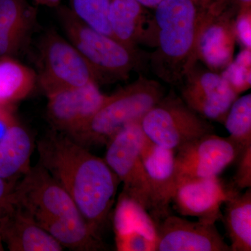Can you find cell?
I'll return each instance as SVG.
<instances>
[{"label": "cell", "mask_w": 251, "mask_h": 251, "mask_svg": "<svg viewBox=\"0 0 251 251\" xmlns=\"http://www.w3.org/2000/svg\"><path fill=\"white\" fill-rule=\"evenodd\" d=\"M39 163L69 193L81 215L100 238L120 181L104 158L54 130L37 143Z\"/></svg>", "instance_id": "cell-1"}, {"label": "cell", "mask_w": 251, "mask_h": 251, "mask_svg": "<svg viewBox=\"0 0 251 251\" xmlns=\"http://www.w3.org/2000/svg\"><path fill=\"white\" fill-rule=\"evenodd\" d=\"M211 0H163L155 8L148 41L150 66L158 78L179 86L198 62L200 35Z\"/></svg>", "instance_id": "cell-2"}, {"label": "cell", "mask_w": 251, "mask_h": 251, "mask_svg": "<svg viewBox=\"0 0 251 251\" xmlns=\"http://www.w3.org/2000/svg\"><path fill=\"white\" fill-rule=\"evenodd\" d=\"M12 200L63 247L93 249V232L72 198L40 163L31 166L18 180Z\"/></svg>", "instance_id": "cell-3"}, {"label": "cell", "mask_w": 251, "mask_h": 251, "mask_svg": "<svg viewBox=\"0 0 251 251\" xmlns=\"http://www.w3.org/2000/svg\"><path fill=\"white\" fill-rule=\"evenodd\" d=\"M165 94L163 86L158 81L140 75L130 85L107 95L93 117L69 136L86 148L105 145L127 126L141 121Z\"/></svg>", "instance_id": "cell-4"}, {"label": "cell", "mask_w": 251, "mask_h": 251, "mask_svg": "<svg viewBox=\"0 0 251 251\" xmlns=\"http://www.w3.org/2000/svg\"><path fill=\"white\" fill-rule=\"evenodd\" d=\"M57 18L68 40L83 56L99 82H115L139 69L143 56L112 36L94 30L67 6H57Z\"/></svg>", "instance_id": "cell-5"}, {"label": "cell", "mask_w": 251, "mask_h": 251, "mask_svg": "<svg viewBox=\"0 0 251 251\" xmlns=\"http://www.w3.org/2000/svg\"><path fill=\"white\" fill-rule=\"evenodd\" d=\"M144 133L158 146L175 151L193 140L214 133L209 121L173 92L165 94L142 119Z\"/></svg>", "instance_id": "cell-6"}, {"label": "cell", "mask_w": 251, "mask_h": 251, "mask_svg": "<svg viewBox=\"0 0 251 251\" xmlns=\"http://www.w3.org/2000/svg\"><path fill=\"white\" fill-rule=\"evenodd\" d=\"M38 80L46 94L82 87L98 79L83 56L68 39L49 31L41 41Z\"/></svg>", "instance_id": "cell-7"}, {"label": "cell", "mask_w": 251, "mask_h": 251, "mask_svg": "<svg viewBox=\"0 0 251 251\" xmlns=\"http://www.w3.org/2000/svg\"><path fill=\"white\" fill-rule=\"evenodd\" d=\"M140 122L127 126L107 142L104 160L123 183L122 192L150 212V187L141 156L147 137Z\"/></svg>", "instance_id": "cell-8"}, {"label": "cell", "mask_w": 251, "mask_h": 251, "mask_svg": "<svg viewBox=\"0 0 251 251\" xmlns=\"http://www.w3.org/2000/svg\"><path fill=\"white\" fill-rule=\"evenodd\" d=\"M242 149L229 137L215 133L183 145L175 156L176 186L188 180L219 176L237 161Z\"/></svg>", "instance_id": "cell-9"}, {"label": "cell", "mask_w": 251, "mask_h": 251, "mask_svg": "<svg viewBox=\"0 0 251 251\" xmlns=\"http://www.w3.org/2000/svg\"><path fill=\"white\" fill-rule=\"evenodd\" d=\"M238 13L230 0H211L198 46V62L210 70L223 72L233 61Z\"/></svg>", "instance_id": "cell-10"}, {"label": "cell", "mask_w": 251, "mask_h": 251, "mask_svg": "<svg viewBox=\"0 0 251 251\" xmlns=\"http://www.w3.org/2000/svg\"><path fill=\"white\" fill-rule=\"evenodd\" d=\"M181 99L204 119L224 123L238 94L222 74L198 66L186 74L179 86Z\"/></svg>", "instance_id": "cell-11"}, {"label": "cell", "mask_w": 251, "mask_h": 251, "mask_svg": "<svg viewBox=\"0 0 251 251\" xmlns=\"http://www.w3.org/2000/svg\"><path fill=\"white\" fill-rule=\"evenodd\" d=\"M47 115L54 129L72 135L87 123L103 103L107 95L97 82L71 87L46 94Z\"/></svg>", "instance_id": "cell-12"}, {"label": "cell", "mask_w": 251, "mask_h": 251, "mask_svg": "<svg viewBox=\"0 0 251 251\" xmlns=\"http://www.w3.org/2000/svg\"><path fill=\"white\" fill-rule=\"evenodd\" d=\"M157 227L156 251H231L216 223L167 216Z\"/></svg>", "instance_id": "cell-13"}, {"label": "cell", "mask_w": 251, "mask_h": 251, "mask_svg": "<svg viewBox=\"0 0 251 251\" xmlns=\"http://www.w3.org/2000/svg\"><path fill=\"white\" fill-rule=\"evenodd\" d=\"M237 192L219 176L191 179L176 186L173 202L181 216L216 223L222 219L221 206Z\"/></svg>", "instance_id": "cell-14"}, {"label": "cell", "mask_w": 251, "mask_h": 251, "mask_svg": "<svg viewBox=\"0 0 251 251\" xmlns=\"http://www.w3.org/2000/svg\"><path fill=\"white\" fill-rule=\"evenodd\" d=\"M176 151L163 148L147 138L142 160L150 187V214L158 224L171 214L170 207L176 189L175 156Z\"/></svg>", "instance_id": "cell-15"}, {"label": "cell", "mask_w": 251, "mask_h": 251, "mask_svg": "<svg viewBox=\"0 0 251 251\" xmlns=\"http://www.w3.org/2000/svg\"><path fill=\"white\" fill-rule=\"evenodd\" d=\"M0 242L11 251H61L64 247L24 209L13 204L0 224Z\"/></svg>", "instance_id": "cell-16"}, {"label": "cell", "mask_w": 251, "mask_h": 251, "mask_svg": "<svg viewBox=\"0 0 251 251\" xmlns=\"http://www.w3.org/2000/svg\"><path fill=\"white\" fill-rule=\"evenodd\" d=\"M37 11L28 0H0V57H14L32 34Z\"/></svg>", "instance_id": "cell-17"}, {"label": "cell", "mask_w": 251, "mask_h": 251, "mask_svg": "<svg viewBox=\"0 0 251 251\" xmlns=\"http://www.w3.org/2000/svg\"><path fill=\"white\" fill-rule=\"evenodd\" d=\"M108 21L112 36L130 49L148 39L151 19L136 0H110Z\"/></svg>", "instance_id": "cell-18"}, {"label": "cell", "mask_w": 251, "mask_h": 251, "mask_svg": "<svg viewBox=\"0 0 251 251\" xmlns=\"http://www.w3.org/2000/svg\"><path fill=\"white\" fill-rule=\"evenodd\" d=\"M32 138L18 120L0 141V177L16 183L30 168Z\"/></svg>", "instance_id": "cell-19"}, {"label": "cell", "mask_w": 251, "mask_h": 251, "mask_svg": "<svg viewBox=\"0 0 251 251\" xmlns=\"http://www.w3.org/2000/svg\"><path fill=\"white\" fill-rule=\"evenodd\" d=\"M222 216L231 251H251V188L229 198Z\"/></svg>", "instance_id": "cell-20"}, {"label": "cell", "mask_w": 251, "mask_h": 251, "mask_svg": "<svg viewBox=\"0 0 251 251\" xmlns=\"http://www.w3.org/2000/svg\"><path fill=\"white\" fill-rule=\"evenodd\" d=\"M37 75L14 57H0V106L11 108L34 90Z\"/></svg>", "instance_id": "cell-21"}, {"label": "cell", "mask_w": 251, "mask_h": 251, "mask_svg": "<svg viewBox=\"0 0 251 251\" xmlns=\"http://www.w3.org/2000/svg\"><path fill=\"white\" fill-rule=\"evenodd\" d=\"M115 236L128 233L141 234L157 243V227L152 217L143 205L122 192L113 215Z\"/></svg>", "instance_id": "cell-22"}, {"label": "cell", "mask_w": 251, "mask_h": 251, "mask_svg": "<svg viewBox=\"0 0 251 251\" xmlns=\"http://www.w3.org/2000/svg\"><path fill=\"white\" fill-rule=\"evenodd\" d=\"M229 138L242 148L251 145V94L237 97L224 122Z\"/></svg>", "instance_id": "cell-23"}, {"label": "cell", "mask_w": 251, "mask_h": 251, "mask_svg": "<svg viewBox=\"0 0 251 251\" xmlns=\"http://www.w3.org/2000/svg\"><path fill=\"white\" fill-rule=\"evenodd\" d=\"M110 1L72 0L70 9L78 19L89 27L105 35L113 37L108 21Z\"/></svg>", "instance_id": "cell-24"}, {"label": "cell", "mask_w": 251, "mask_h": 251, "mask_svg": "<svg viewBox=\"0 0 251 251\" xmlns=\"http://www.w3.org/2000/svg\"><path fill=\"white\" fill-rule=\"evenodd\" d=\"M221 74L238 95L248 90L251 87V49H244Z\"/></svg>", "instance_id": "cell-25"}, {"label": "cell", "mask_w": 251, "mask_h": 251, "mask_svg": "<svg viewBox=\"0 0 251 251\" xmlns=\"http://www.w3.org/2000/svg\"><path fill=\"white\" fill-rule=\"evenodd\" d=\"M237 171L233 178V186L237 190L251 187V145L243 148L237 157Z\"/></svg>", "instance_id": "cell-26"}, {"label": "cell", "mask_w": 251, "mask_h": 251, "mask_svg": "<svg viewBox=\"0 0 251 251\" xmlns=\"http://www.w3.org/2000/svg\"><path fill=\"white\" fill-rule=\"evenodd\" d=\"M116 249L119 251H156V244L138 233L115 236Z\"/></svg>", "instance_id": "cell-27"}, {"label": "cell", "mask_w": 251, "mask_h": 251, "mask_svg": "<svg viewBox=\"0 0 251 251\" xmlns=\"http://www.w3.org/2000/svg\"><path fill=\"white\" fill-rule=\"evenodd\" d=\"M251 10L239 11L235 21L237 41L241 43L244 49H251Z\"/></svg>", "instance_id": "cell-28"}, {"label": "cell", "mask_w": 251, "mask_h": 251, "mask_svg": "<svg viewBox=\"0 0 251 251\" xmlns=\"http://www.w3.org/2000/svg\"><path fill=\"white\" fill-rule=\"evenodd\" d=\"M16 183L0 177V224L12 206V193Z\"/></svg>", "instance_id": "cell-29"}, {"label": "cell", "mask_w": 251, "mask_h": 251, "mask_svg": "<svg viewBox=\"0 0 251 251\" xmlns=\"http://www.w3.org/2000/svg\"><path fill=\"white\" fill-rule=\"evenodd\" d=\"M17 121L11 109L0 106V141L4 138L10 127Z\"/></svg>", "instance_id": "cell-30"}, {"label": "cell", "mask_w": 251, "mask_h": 251, "mask_svg": "<svg viewBox=\"0 0 251 251\" xmlns=\"http://www.w3.org/2000/svg\"><path fill=\"white\" fill-rule=\"evenodd\" d=\"M36 4L42 5L48 7H57L62 0H33Z\"/></svg>", "instance_id": "cell-31"}, {"label": "cell", "mask_w": 251, "mask_h": 251, "mask_svg": "<svg viewBox=\"0 0 251 251\" xmlns=\"http://www.w3.org/2000/svg\"><path fill=\"white\" fill-rule=\"evenodd\" d=\"M136 1L143 5L144 7L154 9L163 0H136Z\"/></svg>", "instance_id": "cell-32"}, {"label": "cell", "mask_w": 251, "mask_h": 251, "mask_svg": "<svg viewBox=\"0 0 251 251\" xmlns=\"http://www.w3.org/2000/svg\"><path fill=\"white\" fill-rule=\"evenodd\" d=\"M4 251V247H3L2 243L0 242V251Z\"/></svg>", "instance_id": "cell-33"}]
</instances>
